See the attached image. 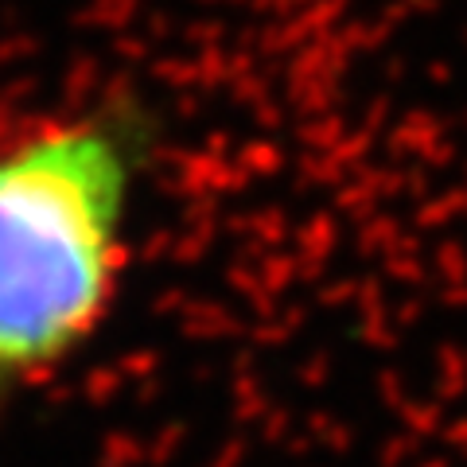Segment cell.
Segmentation results:
<instances>
[{"label":"cell","mask_w":467,"mask_h":467,"mask_svg":"<svg viewBox=\"0 0 467 467\" xmlns=\"http://www.w3.org/2000/svg\"><path fill=\"white\" fill-rule=\"evenodd\" d=\"M152 152L125 98L0 125V405L55 386L113 316Z\"/></svg>","instance_id":"6da1fadb"}]
</instances>
